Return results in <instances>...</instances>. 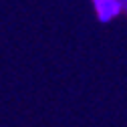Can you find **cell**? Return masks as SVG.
<instances>
[{"mask_svg":"<svg viewBox=\"0 0 127 127\" xmlns=\"http://www.w3.org/2000/svg\"><path fill=\"white\" fill-rule=\"evenodd\" d=\"M119 2H121V14L127 16V0H119Z\"/></svg>","mask_w":127,"mask_h":127,"instance_id":"7a4b0ae2","label":"cell"},{"mask_svg":"<svg viewBox=\"0 0 127 127\" xmlns=\"http://www.w3.org/2000/svg\"><path fill=\"white\" fill-rule=\"evenodd\" d=\"M91 4H93V12L97 16V20L103 22V24L113 22L115 18L123 16L119 0H91Z\"/></svg>","mask_w":127,"mask_h":127,"instance_id":"6da1fadb","label":"cell"}]
</instances>
